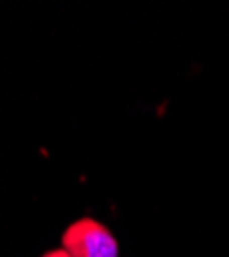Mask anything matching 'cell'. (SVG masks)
Masks as SVG:
<instances>
[{"label": "cell", "mask_w": 229, "mask_h": 257, "mask_svg": "<svg viewBox=\"0 0 229 257\" xmlns=\"http://www.w3.org/2000/svg\"><path fill=\"white\" fill-rule=\"evenodd\" d=\"M44 257H70L64 249H54V251H48Z\"/></svg>", "instance_id": "2"}, {"label": "cell", "mask_w": 229, "mask_h": 257, "mask_svg": "<svg viewBox=\"0 0 229 257\" xmlns=\"http://www.w3.org/2000/svg\"><path fill=\"white\" fill-rule=\"evenodd\" d=\"M62 249L70 257H118L120 247L108 226L93 218H79L62 234Z\"/></svg>", "instance_id": "1"}]
</instances>
